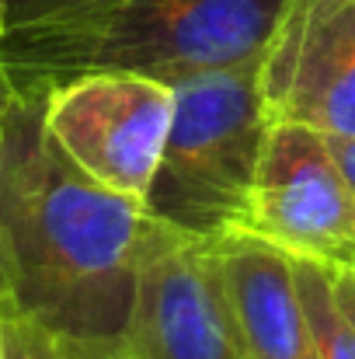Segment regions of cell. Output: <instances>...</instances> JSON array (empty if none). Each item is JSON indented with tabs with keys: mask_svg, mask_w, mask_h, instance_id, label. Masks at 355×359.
Masks as SVG:
<instances>
[{
	"mask_svg": "<svg viewBox=\"0 0 355 359\" xmlns=\"http://www.w3.org/2000/svg\"><path fill=\"white\" fill-rule=\"evenodd\" d=\"M18 88V84H14ZM171 234L139 199L88 178L18 88L0 143V304L84 342H122L153 248Z\"/></svg>",
	"mask_w": 355,
	"mask_h": 359,
	"instance_id": "obj_1",
	"label": "cell"
},
{
	"mask_svg": "<svg viewBox=\"0 0 355 359\" xmlns=\"http://www.w3.org/2000/svg\"><path fill=\"white\" fill-rule=\"evenodd\" d=\"M289 0H88L11 28L0 56L18 88L81 74H139L181 84L265 56Z\"/></svg>",
	"mask_w": 355,
	"mask_h": 359,
	"instance_id": "obj_2",
	"label": "cell"
},
{
	"mask_svg": "<svg viewBox=\"0 0 355 359\" xmlns=\"http://www.w3.org/2000/svg\"><path fill=\"white\" fill-rule=\"evenodd\" d=\"M258 67L202 74L174 88V122L143 206L188 238L237 231L268 129Z\"/></svg>",
	"mask_w": 355,
	"mask_h": 359,
	"instance_id": "obj_3",
	"label": "cell"
},
{
	"mask_svg": "<svg viewBox=\"0 0 355 359\" xmlns=\"http://www.w3.org/2000/svg\"><path fill=\"white\" fill-rule=\"evenodd\" d=\"M39 95L60 150L98 185L143 203L174 122V88L139 74H81Z\"/></svg>",
	"mask_w": 355,
	"mask_h": 359,
	"instance_id": "obj_4",
	"label": "cell"
},
{
	"mask_svg": "<svg viewBox=\"0 0 355 359\" xmlns=\"http://www.w3.org/2000/svg\"><path fill=\"white\" fill-rule=\"evenodd\" d=\"M237 231L293 258L355 269V196L324 133L268 122Z\"/></svg>",
	"mask_w": 355,
	"mask_h": 359,
	"instance_id": "obj_5",
	"label": "cell"
},
{
	"mask_svg": "<svg viewBox=\"0 0 355 359\" xmlns=\"http://www.w3.org/2000/svg\"><path fill=\"white\" fill-rule=\"evenodd\" d=\"M258 88L268 122L355 140V0H289Z\"/></svg>",
	"mask_w": 355,
	"mask_h": 359,
	"instance_id": "obj_6",
	"label": "cell"
},
{
	"mask_svg": "<svg viewBox=\"0 0 355 359\" xmlns=\"http://www.w3.org/2000/svg\"><path fill=\"white\" fill-rule=\"evenodd\" d=\"M209 283L244 359H314L293 255L227 231L202 238Z\"/></svg>",
	"mask_w": 355,
	"mask_h": 359,
	"instance_id": "obj_7",
	"label": "cell"
},
{
	"mask_svg": "<svg viewBox=\"0 0 355 359\" xmlns=\"http://www.w3.org/2000/svg\"><path fill=\"white\" fill-rule=\"evenodd\" d=\"M122 346L129 359H244L216 304L202 238L171 231L153 248Z\"/></svg>",
	"mask_w": 355,
	"mask_h": 359,
	"instance_id": "obj_8",
	"label": "cell"
},
{
	"mask_svg": "<svg viewBox=\"0 0 355 359\" xmlns=\"http://www.w3.org/2000/svg\"><path fill=\"white\" fill-rule=\"evenodd\" d=\"M296 286L310 328L314 359H355V325L335 297L331 269L310 258H293Z\"/></svg>",
	"mask_w": 355,
	"mask_h": 359,
	"instance_id": "obj_9",
	"label": "cell"
},
{
	"mask_svg": "<svg viewBox=\"0 0 355 359\" xmlns=\"http://www.w3.org/2000/svg\"><path fill=\"white\" fill-rule=\"evenodd\" d=\"M4 307V304H0ZM4 356L7 359H129L122 342H84L60 335L28 314L4 307Z\"/></svg>",
	"mask_w": 355,
	"mask_h": 359,
	"instance_id": "obj_10",
	"label": "cell"
},
{
	"mask_svg": "<svg viewBox=\"0 0 355 359\" xmlns=\"http://www.w3.org/2000/svg\"><path fill=\"white\" fill-rule=\"evenodd\" d=\"M77 4H88V0H7V32L21 28V25H32V21H42L49 14L70 11Z\"/></svg>",
	"mask_w": 355,
	"mask_h": 359,
	"instance_id": "obj_11",
	"label": "cell"
},
{
	"mask_svg": "<svg viewBox=\"0 0 355 359\" xmlns=\"http://www.w3.org/2000/svg\"><path fill=\"white\" fill-rule=\"evenodd\" d=\"M331 279H335V297H338L342 311L355 325V269H331Z\"/></svg>",
	"mask_w": 355,
	"mask_h": 359,
	"instance_id": "obj_12",
	"label": "cell"
},
{
	"mask_svg": "<svg viewBox=\"0 0 355 359\" xmlns=\"http://www.w3.org/2000/svg\"><path fill=\"white\" fill-rule=\"evenodd\" d=\"M328 143H331L335 161H338V168H342V175H345V182H349V189H352V196H355V140H335V136H328Z\"/></svg>",
	"mask_w": 355,
	"mask_h": 359,
	"instance_id": "obj_13",
	"label": "cell"
},
{
	"mask_svg": "<svg viewBox=\"0 0 355 359\" xmlns=\"http://www.w3.org/2000/svg\"><path fill=\"white\" fill-rule=\"evenodd\" d=\"M14 91H18V88H14V77H11L4 56H0V143H4V126H7V112H11Z\"/></svg>",
	"mask_w": 355,
	"mask_h": 359,
	"instance_id": "obj_14",
	"label": "cell"
},
{
	"mask_svg": "<svg viewBox=\"0 0 355 359\" xmlns=\"http://www.w3.org/2000/svg\"><path fill=\"white\" fill-rule=\"evenodd\" d=\"M7 35V0H0V39Z\"/></svg>",
	"mask_w": 355,
	"mask_h": 359,
	"instance_id": "obj_15",
	"label": "cell"
},
{
	"mask_svg": "<svg viewBox=\"0 0 355 359\" xmlns=\"http://www.w3.org/2000/svg\"><path fill=\"white\" fill-rule=\"evenodd\" d=\"M0 359H7L4 356V307H0Z\"/></svg>",
	"mask_w": 355,
	"mask_h": 359,
	"instance_id": "obj_16",
	"label": "cell"
}]
</instances>
